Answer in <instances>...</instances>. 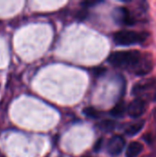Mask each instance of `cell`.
Returning <instances> with one entry per match:
<instances>
[{
  "label": "cell",
  "instance_id": "obj_1",
  "mask_svg": "<svg viewBox=\"0 0 156 157\" xmlns=\"http://www.w3.org/2000/svg\"><path fill=\"white\" fill-rule=\"evenodd\" d=\"M145 55L139 51H120L111 53L108 57V63L120 68H125L134 74Z\"/></svg>",
  "mask_w": 156,
  "mask_h": 157
},
{
  "label": "cell",
  "instance_id": "obj_2",
  "mask_svg": "<svg viewBox=\"0 0 156 157\" xmlns=\"http://www.w3.org/2000/svg\"><path fill=\"white\" fill-rule=\"evenodd\" d=\"M149 34L147 32L133 31V30H121L114 34L113 40L116 44L127 46L136 43H142L146 40Z\"/></svg>",
  "mask_w": 156,
  "mask_h": 157
},
{
  "label": "cell",
  "instance_id": "obj_3",
  "mask_svg": "<svg viewBox=\"0 0 156 157\" xmlns=\"http://www.w3.org/2000/svg\"><path fill=\"white\" fill-rule=\"evenodd\" d=\"M124 147H125L124 138L120 135H114L113 137H111L109 139V141L108 143L107 151L109 155L117 156L122 152Z\"/></svg>",
  "mask_w": 156,
  "mask_h": 157
},
{
  "label": "cell",
  "instance_id": "obj_4",
  "mask_svg": "<svg viewBox=\"0 0 156 157\" xmlns=\"http://www.w3.org/2000/svg\"><path fill=\"white\" fill-rule=\"evenodd\" d=\"M147 104L143 99L136 98L130 103L127 111L131 118H139L145 112Z\"/></svg>",
  "mask_w": 156,
  "mask_h": 157
},
{
  "label": "cell",
  "instance_id": "obj_5",
  "mask_svg": "<svg viewBox=\"0 0 156 157\" xmlns=\"http://www.w3.org/2000/svg\"><path fill=\"white\" fill-rule=\"evenodd\" d=\"M113 17H114L115 20L120 24L130 26V25H133L135 23L134 18L131 17L130 10L125 6L116 8L114 13H113Z\"/></svg>",
  "mask_w": 156,
  "mask_h": 157
},
{
  "label": "cell",
  "instance_id": "obj_6",
  "mask_svg": "<svg viewBox=\"0 0 156 157\" xmlns=\"http://www.w3.org/2000/svg\"><path fill=\"white\" fill-rule=\"evenodd\" d=\"M154 84H155L154 79H148V80L141 81V82L137 83L132 87V94L135 95V96H138V95L143 93L144 91H146L147 89L151 88L152 86H154Z\"/></svg>",
  "mask_w": 156,
  "mask_h": 157
},
{
  "label": "cell",
  "instance_id": "obj_7",
  "mask_svg": "<svg viewBox=\"0 0 156 157\" xmlns=\"http://www.w3.org/2000/svg\"><path fill=\"white\" fill-rule=\"evenodd\" d=\"M143 150V146L139 142H132L129 144L127 151H126V156L127 157H137Z\"/></svg>",
  "mask_w": 156,
  "mask_h": 157
},
{
  "label": "cell",
  "instance_id": "obj_8",
  "mask_svg": "<svg viewBox=\"0 0 156 157\" xmlns=\"http://www.w3.org/2000/svg\"><path fill=\"white\" fill-rule=\"evenodd\" d=\"M143 126H144V121H139L136 123L130 124L125 129V134H127L128 136H134L143 130Z\"/></svg>",
  "mask_w": 156,
  "mask_h": 157
},
{
  "label": "cell",
  "instance_id": "obj_9",
  "mask_svg": "<svg viewBox=\"0 0 156 157\" xmlns=\"http://www.w3.org/2000/svg\"><path fill=\"white\" fill-rule=\"evenodd\" d=\"M126 111V106L125 103L123 101H120L111 110H110V114L113 117H121L123 116V114Z\"/></svg>",
  "mask_w": 156,
  "mask_h": 157
},
{
  "label": "cell",
  "instance_id": "obj_10",
  "mask_svg": "<svg viewBox=\"0 0 156 157\" xmlns=\"http://www.w3.org/2000/svg\"><path fill=\"white\" fill-rule=\"evenodd\" d=\"M83 113L88 117V118H91V119H97L99 118L100 116V112L96 109L95 108H92V107H87V108H85L84 110H83Z\"/></svg>",
  "mask_w": 156,
  "mask_h": 157
},
{
  "label": "cell",
  "instance_id": "obj_11",
  "mask_svg": "<svg viewBox=\"0 0 156 157\" xmlns=\"http://www.w3.org/2000/svg\"><path fill=\"white\" fill-rule=\"evenodd\" d=\"M115 125H116V123L113 121H108H108H104L100 122L99 123V128H100V130H102V131H104L106 132H111V131L114 130Z\"/></svg>",
  "mask_w": 156,
  "mask_h": 157
},
{
  "label": "cell",
  "instance_id": "obj_12",
  "mask_svg": "<svg viewBox=\"0 0 156 157\" xmlns=\"http://www.w3.org/2000/svg\"><path fill=\"white\" fill-rule=\"evenodd\" d=\"M101 143H102V141H101V139L98 141V143H97V144H96V146H95V150H99L100 149V144H101Z\"/></svg>",
  "mask_w": 156,
  "mask_h": 157
},
{
  "label": "cell",
  "instance_id": "obj_13",
  "mask_svg": "<svg viewBox=\"0 0 156 157\" xmlns=\"http://www.w3.org/2000/svg\"><path fill=\"white\" fill-rule=\"evenodd\" d=\"M154 99L156 100V92H155V95H154Z\"/></svg>",
  "mask_w": 156,
  "mask_h": 157
},
{
  "label": "cell",
  "instance_id": "obj_14",
  "mask_svg": "<svg viewBox=\"0 0 156 157\" xmlns=\"http://www.w3.org/2000/svg\"><path fill=\"white\" fill-rule=\"evenodd\" d=\"M0 157H4V156H3V155H0Z\"/></svg>",
  "mask_w": 156,
  "mask_h": 157
},
{
  "label": "cell",
  "instance_id": "obj_15",
  "mask_svg": "<svg viewBox=\"0 0 156 157\" xmlns=\"http://www.w3.org/2000/svg\"><path fill=\"white\" fill-rule=\"evenodd\" d=\"M85 157H90V156H85Z\"/></svg>",
  "mask_w": 156,
  "mask_h": 157
}]
</instances>
